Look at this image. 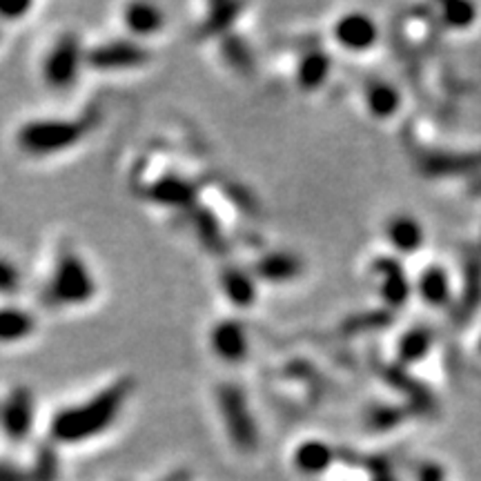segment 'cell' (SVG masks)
I'll list each match as a JSON object with an SVG mask.
<instances>
[{"label": "cell", "mask_w": 481, "mask_h": 481, "mask_svg": "<svg viewBox=\"0 0 481 481\" xmlns=\"http://www.w3.org/2000/svg\"><path fill=\"white\" fill-rule=\"evenodd\" d=\"M221 290L225 295L230 306L247 310L256 303L259 297V278L255 277L252 267L230 266L221 272Z\"/></svg>", "instance_id": "11"}, {"label": "cell", "mask_w": 481, "mask_h": 481, "mask_svg": "<svg viewBox=\"0 0 481 481\" xmlns=\"http://www.w3.org/2000/svg\"><path fill=\"white\" fill-rule=\"evenodd\" d=\"M403 419V413L397 408H374L368 413V426L372 430H388L397 426Z\"/></svg>", "instance_id": "29"}, {"label": "cell", "mask_w": 481, "mask_h": 481, "mask_svg": "<svg viewBox=\"0 0 481 481\" xmlns=\"http://www.w3.org/2000/svg\"><path fill=\"white\" fill-rule=\"evenodd\" d=\"M32 12V3H0V23H16Z\"/></svg>", "instance_id": "31"}, {"label": "cell", "mask_w": 481, "mask_h": 481, "mask_svg": "<svg viewBox=\"0 0 481 481\" xmlns=\"http://www.w3.org/2000/svg\"><path fill=\"white\" fill-rule=\"evenodd\" d=\"M399 103H402L399 92L390 83L371 80L366 85V105L374 119H390V116H394L399 110Z\"/></svg>", "instance_id": "22"}, {"label": "cell", "mask_w": 481, "mask_h": 481, "mask_svg": "<svg viewBox=\"0 0 481 481\" xmlns=\"http://www.w3.org/2000/svg\"><path fill=\"white\" fill-rule=\"evenodd\" d=\"M388 241L392 243V247H397L399 252H417V247L422 246L423 241V232L422 225L413 219V216H394V219L388 221Z\"/></svg>", "instance_id": "21"}, {"label": "cell", "mask_w": 481, "mask_h": 481, "mask_svg": "<svg viewBox=\"0 0 481 481\" xmlns=\"http://www.w3.org/2000/svg\"><path fill=\"white\" fill-rule=\"evenodd\" d=\"M330 72H332L330 56L321 52V49L306 52L301 58H298L295 69L298 89H301V92H317V89L323 88L326 80L330 78Z\"/></svg>", "instance_id": "16"}, {"label": "cell", "mask_w": 481, "mask_h": 481, "mask_svg": "<svg viewBox=\"0 0 481 481\" xmlns=\"http://www.w3.org/2000/svg\"><path fill=\"white\" fill-rule=\"evenodd\" d=\"M216 406H219V417L232 445L239 453H255L261 444V433L255 413H252L250 399L243 392V388L236 383H223L216 388Z\"/></svg>", "instance_id": "4"}, {"label": "cell", "mask_w": 481, "mask_h": 481, "mask_svg": "<svg viewBox=\"0 0 481 481\" xmlns=\"http://www.w3.org/2000/svg\"><path fill=\"white\" fill-rule=\"evenodd\" d=\"M334 457H337V453L328 442H323V439H306L292 453V465L303 477H319V475L330 470Z\"/></svg>", "instance_id": "12"}, {"label": "cell", "mask_w": 481, "mask_h": 481, "mask_svg": "<svg viewBox=\"0 0 481 481\" xmlns=\"http://www.w3.org/2000/svg\"><path fill=\"white\" fill-rule=\"evenodd\" d=\"M419 481H444V470L437 464H426L419 468Z\"/></svg>", "instance_id": "32"}, {"label": "cell", "mask_w": 481, "mask_h": 481, "mask_svg": "<svg viewBox=\"0 0 481 481\" xmlns=\"http://www.w3.org/2000/svg\"><path fill=\"white\" fill-rule=\"evenodd\" d=\"M419 167L423 174L444 176V174H468L481 170V152L470 154H445V152H428L419 159Z\"/></svg>", "instance_id": "13"}, {"label": "cell", "mask_w": 481, "mask_h": 481, "mask_svg": "<svg viewBox=\"0 0 481 481\" xmlns=\"http://www.w3.org/2000/svg\"><path fill=\"white\" fill-rule=\"evenodd\" d=\"M372 270L382 277V297L390 308H402L410 297V283L403 275L402 263L382 256L372 263Z\"/></svg>", "instance_id": "14"}, {"label": "cell", "mask_w": 481, "mask_h": 481, "mask_svg": "<svg viewBox=\"0 0 481 481\" xmlns=\"http://www.w3.org/2000/svg\"><path fill=\"white\" fill-rule=\"evenodd\" d=\"M99 292V283L92 267L85 263L76 250H63L49 270L45 295L52 306L58 308H83Z\"/></svg>", "instance_id": "3"}, {"label": "cell", "mask_w": 481, "mask_h": 481, "mask_svg": "<svg viewBox=\"0 0 481 481\" xmlns=\"http://www.w3.org/2000/svg\"><path fill=\"white\" fill-rule=\"evenodd\" d=\"M243 5H230V3H216L207 9V16L201 25L199 34L204 38H225L232 34V25L236 23L239 14L243 12Z\"/></svg>", "instance_id": "20"}, {"label": "cell", "mask_w": 481, "mask_h": 481, "mask_svg": "<svg viewBox=\"0 0 481 481\" xmlns=\"http://www.w3.org/2000/svg\"><path fill=\"white\" fill-rule=\"evenodd\" d=\"M419 295L423 297V301L430 306H444L450 297L448 277L442 267H428L419 278Z\"/></svg>", "instance_id": "23"}, {"label": "cell", "mask_w": 481, "mask_h": 481, "mask_svg": "<svg viewBox=\"0 0 481 481\" xmlns=\"http://www.w3.org/2000/svg\"><path fill=\"white\" fill-rule=\"evenodd\" d=\"M475 20V7L468 3H445L444 5V23L448 27L462 29L468 27Z\"/></svg>", "instance_id": "27"}, {"label": "cell", "mask_w": 481, "mask_h": 481, "mask_svg": "<svg viewBox=\"0 0 481 481\" xmlns=\"http://www.w3.org/2000/svg\"><path fill=\"white\" fill-rule=\"evenodd\" d=\"M473 192H481V181H475V183H473Z\"/></svg>", "instance_id": "33"}, {"label": "cell", "mask_w": 481, "mask_h": 481, "mask_svg": "<svg viewBox=\"0 0 481 481\" xmlns=\"http://www.w3.org/2000/svg\"><path fill=\"white\" fill-rule=\"evenodd\" d=\"M131 392H134L131 379H119V382L99 390L94 397L58 410L49 422V437L54 444L60 445L92 442L114 426Z\"/></svg>", "instance_id": "1"}, {"label": "cell", "mask_w": 481, "mask_h": 481, "mask_svg": "<svg viewBox=\"0 0 481 481\" xmlns=\"http://www.w3.org/2000/svg\"><path fill=\"white\" fill-rule=\"evenodd\" d=\"M196 187L183 176H163L148 190V199L165 207H185L194 201Z\"/></svg>", "instance_id": "19"}, {"label": "cell", "mask_w": 481, "mask_h": 481, "mask_svg": "<svg viewBox=\"0 0 481 481\" xmlns=\"http://www.w3.org/2000/svg\"><path fill=\"white\" fill-rule=\"evenodd\" d=\"M0 481H40L37 470L25 468V465L0 459Z\"/></svg>", "instance_id": "30"}, {"label": "cell", "mask_w": 481, "mask_h": 481, "mask_svg": "<svg viewBox=\"0 0 481 481\" xmlns=\"http://www.w3.org/2000/svg\"><path fill=\"white\" fill-rule=\"evenodd\" d=\"M332 38L348 52H366L377 43L379 32L371 16L361 12H352L337 18L332 27Z\"/></svg>", "instance_id": "9"}, {"label": "cell", "mask_w": 481, "mask_h": 481, "mask_svg": "<svg viewBox=\"0 0 481 481\" xmlns=\"http://www.w3.org/2000/svg\"><path fill=\"white\" fill-rule=\"evenodd\" d=\"M94 120L88 116L78 119H37L27 120L16 131V148L27 156H54L76 148L92 130Z\"/></svg>", "instance_id": "2"}, {"label": "cell", "mask_w": 481, "mask_h": 481, "mask_svg": "<svg viewBox=\"0 0 481 481\" xmlns=\"http://www.w3.org/2000/svg\"><path fill=\"white\" fill-rule=\"evenodd\" d=\"M20 286H23V277L16 263L9 261L7 256H0V297L16 295Z\"/></svg>", "instance_id": "26"}, {"label": "cell", "mask_w": 481, "mask_h": 481, "mask_svg": "<svg viewBox=\"0 0 481 481\" xmlns=\"http://www.w3.org/2000/svg\"><path fill=\"white\" fill-rule=\"evenodd\" d=\"M210 350L227 366H239L250 354V337L239 319H221L210 330Z\"/></svg>", "instance_id": "8"}, {"label": "cell", "mask_w": 481, "mask_h": 481, "mask_svg": "<svg viewBox=\"0 0 481 481\" xmlns=\"http://www.w3.org/2000/svg\"><path fill=\"white\" fill-rule=\"evenodd\" d=\"M252 272H255V277L259 278V281L281 286V283H290L303 275V261L295 252L288 250L266 252V255L255 263Z\"/></svg>", "instance_id": "10"}, {"label": "cell", "mask_w": 481, "mask_h": 481, "mask_svg": "<svg viewBox=\"0 0 481 481\" xmlns=\"http://www.w3.org/2000/svg\"><path fill=\"white\" fill-rule=\"evenodd\" d=\"M390 323V315L386 310L377 312H363V315L348 319L346 330L348 332H361V330H377V328H386Z\"/></svg>", "instance_id": "28"}, {"label": "cell", "mask_w": 481, "mask_h": 481, "mask_svg": "<svg viewBox=\"0 0 481 481\" xmlns=\"http://www.w3.org/2000/svg\"><path fill=\"white\" fill-rule=\"evenodd\" d=\"M85 65H88V49L83 47V40L68 32L45 54L43 80L52 89H69L76 85Z\"/></svg>", "instance_id": "5"}, {"label": "cell", "mask_w": 481, "mask_h": 481, "mask_svg": "<svg viewBox=\"0 0 481 481\" xmlns=\"http://www.w3.org/2000/svg\"><path fill=\"white\" fill-rule=\"evenodd\" d=\"M479 350H481V341H479Z\"/></svg>", "instance_id": "34"}, {"label": "cell", "mask_w": 481, "mask_h": 481, "mask_svg": "<svg viewBox=\"0 0 481 481\" xmlns=\"http://www.w3.org/2000/svg\"><path fill=\"white\" fill-rule=\"evenodd\" d=\"M37 422V399L27 386H14L0 399V430L9 442H25Z\"/></svg>", "instance_id": "7"}, {"label": "cell", "mask_w": 481, "mask_h": 481, "mask_svg": "<svg viewBox=\"0 0 481 481\" xmlns=\"http://www.w3.org/2000/svg\"><path fill=\"white\" fill-rule=\"evenodd\" d=\"M481 303V250L468 252L464 259V292L459 301L455 319L457 323H464L465 319L473 317L475 310Z\"/></svg>", "instance_id": "18"}, {"label": "cell", "mask_w": 481, "mask_h": 481, "mask_svg": "<svg viewBox=\"0 0 481 481\" xmlns=\"http://www.w3.org/2000/svg\"><path fill=\"white\" fill-rule=\"evenodd\" d=\"M123 25L134 40L150 38L165 27V16L156 5L131 3L123 9Z\"/></svg>", "instance_id": "15"}, {"label": "cell", "mask_w": 481, "mask_h": 481, "mask_svg": "<svg viewBox=\"0 0 481 481\" xmlns=\"http://www.w3.org/2000/svg\"><path fill=\"white\" fill-rule=\"evenodd\" d=\"M150 49L134 38H116L88 49V68L96 72H125L148 65Z\"/></svg>", "instance_id": "6"}, {"label": "cell", "mask_w": 481, "mask_h": 481, "mask_svg": "<svg viewBox=\"0 0 481 481\" xmlns=\"http://www.w3.org/2000/svg\"><path fill=\"white\" fill-rule=\"evenodd\" d=\"M221 54L223 58H225V63L230 65V68L239 69L241 74H250L252 69H255L252 52L235 32L227 34L225 38H221Z\"/></svg>", "instance_id": "25"}, {"label": "cell", "mask_w": 481, "mask_h": 481, "mask_svg": "<svg viewBox=\"0 0 481 481\" xmlns=\"http://www.w3.org/2000/svg\"><path fill=\"white\" fill-rule=\"evenodd\" d=\"M430 346H433V334H430V330H426V328H414V330L403 334L402 341H399V359L403 363L422 361L428 354Z\"/></svg>", "instance_id": "24"}, {"label": "cell", "mask_w": 481, "mask_h": 481, "mask_svg": "<svg viewBox=\"0 0 481 481\" xmlns=\"http://www.w3.org/2000/svg\"><path fill=\"white\" fill-rule=\"evenodd\" d=\"M37 317L18 306H0V346H16L37 332Z\"/></svg>", "instance_id": "17"}]
</instances>
